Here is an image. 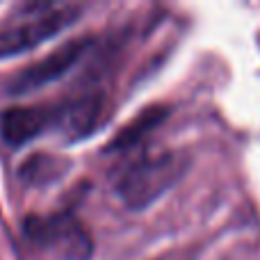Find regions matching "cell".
<instances>
[{"label": "cell", "instance_id": "obj_5", "mask_svg": "<svg viewBox=\"0 0 260 260\" xmlns=\"http://www.w3.org/2000/svg\"><path fill=\"white\" fill-rule=\"evenodd\" d=\"M50 112H53V126H50L53 133H57L64 142H80L89 137L99 126L103 114V96L87 91L82 96L53 105Z\"/></svg>", "mask_w": 260, "mask_h": 260}, {"label": "cell", "instance_id": "obj_6", "mask_svg": "<svg viewBox=\"0 0 260 260\" xmlns=\"http://www.w3.org/2000/svg\"><path fill=\"white\" fill-rule=\"evenodd\" d=\"M53 126V112L44 105H16L7 108L0 117V135L9 146H23L41 137Z\"/></svg>", "mask_w": 260, "mask_h": 260}, {"label": "cell", "instance_id": "obj_1", "mask_svg": "<svg viewBox=\"0 0 260 260\" xmlns=\"http://www.w3.org/2000/svg\"><path fill=\"white\" fill-rule=\"evenodd\" d=\"M189 157L178 151L144 153L128 162L114 180V192L128 210H144L169 192L187 171Z\"/></svg>", "mask_w": 260, "mask_h": 260}, {"label": "cell", "instance_id": "obj_7", "mask_svg": "<svg viewBox=\"0 0 260 260\" xmlns=\"http://www.w3.org/2000/svg\"><path fill=\"white\" fill-rule=\"evenodd\" d=\"M167 117H169V108H167V105H148V108H144L142 112L135 114L128 123H123V126L119 128V133L108 142L105 151L121 153V151H128V148H135L160 126V123H165Z\"/></svg>", "mask_w": 260, "mask_h": 260}, {"label": "cell", "instance_id": "obj_2", "mask_svg": "<svg viewBox=\"0 0 260 260\" xmlns=\"http://www.w3.org/2000/svg\"><path fill=\"white\" fill-rule=\"evenodd\" d=\"M25 238L55 260H91L94 240L71 212L32 215L23 224Z\"/></svg>", "mask_w": 260, "mask_h": 260}, {"label": "cell", "instance_id": "obj_4", "mask_svg": "<svg viewBox=\"0 0 260 260\" xmlns=\"http://www.w3.org/2000/svg\"><path fill=\"white\" fill-rule=\"evenodd\" d=\"M91 46L89 37H78L67 44L57 46L53 53H48L46 57L37 59L35 64L21 69L16 76L9 80L7 91L12 96H25L32 91L41 89V87L50 85V82L59 80L67 71H71L78 62L82 59V55L87 53V48Z\"/></svg>", "mask_w": 260, "mask_h": 260}, {"label": "cell", "instance_id": "obj_3", "mask_svg": "<svg viewBox=\"0 0 260 260\" xmlns=\"http://www.w3.org/2000/svg\"><path fill=\"white\" fill-rule=\"evenodd\" d=\"M30 16L0 30V59L23 55L64 32L78 21L80 7L73 5H30Z\"/></svg>", "mask_w": 260, "mask_h": 260}, {"label": "cell", "instance_id": "obj_8", "mask_svg": "<svg viewBox=\"0 0 260 260\" xmlns=\"http://www.w3.org/2000/svg\"><path fill=\"white\" fill-rule=\"evenodd\" d=\"M71 169V160L55 153H32L18 167V180L27 187H48L64 178Z\"/></svg>", "mask_w": 260, "mask_h": 260}]
</instances>
